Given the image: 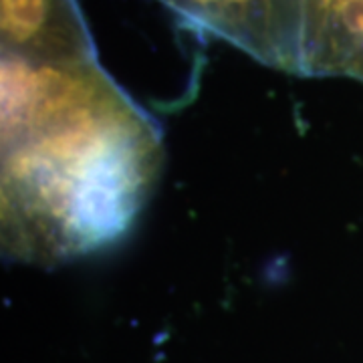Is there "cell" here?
<instances>
[{
  "instance_id": "2",
  "label": "cell",
  "mask_w": 363,
  "mask_h": 363,
  "mask_svg": "<svg viewBox=\"0 0 363 363\" xmlns=\"http://www.w3.org/2000/svg\"><path fill=\"white\" fill-rule=\"evenodd\" d=\"M184 23L259 63L298 75L301 0H157Z\"/></svg>"
},
{
  "instance_id": "1",
  "label": "cell",
  "mask_w": 363,
  "mask_h": 363,
  "mask_svg": "<svg viewBox=\"0 0 363 363\" xmlns=\"http://www.w3.org/2000/svg\"><path fill=\"white\" fill-rule=\"evenodd\" d=\"M0 85L2 252L51 267L119 240L162 174L156 121L97 57L2 55Z\"/></svg>"
},
{
  "instance_id": "4",
  "label": "cell",
  "mask_w": 363,
  "mask_h": 363,
  "mask_svg": "<svg viewBox=\"0 0 363 363\" xmlns=\"http://www.w3.org/2000/svg\"><path fill=\"white\" fill-rule=\"evenodd\" d=\"M298 75L363 83V0H301Z\"/></svg>"
},
{
  "instance_id": "3",
  "label": "cell",
  "mask_w": 363,
  "mask_h": 363,
  "mask_svg": "<svg viewBox=\"0 0 363 363\" xmlns=\"http://www.w3.org/2000/svg\"><path fill=\"white\" fill-rule=\"evenodd\" d=\"M2 55L28 61L95 59V43L77 0H0Z\"/></svg>"
}]
</instances>
